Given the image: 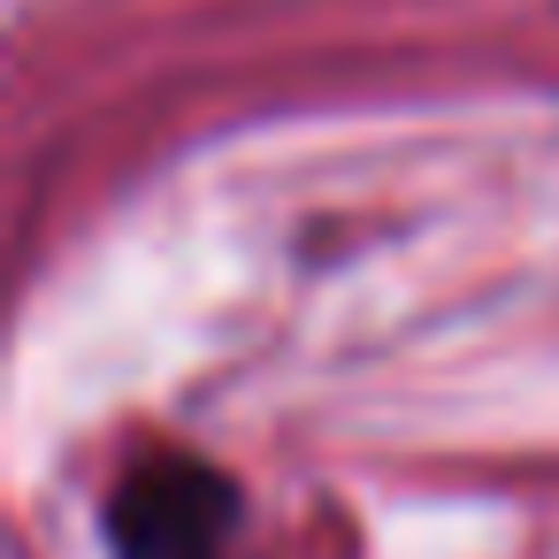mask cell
Here are the masks:
<instances>
[{
	"label": "cell",
	"mask_w": 559,
	"mask_h": 559,
	"mask_svg": "<svg viewBox=\"0 0 559 559\" xmlns=\"http://www.w3.org/2000/svg\"><path fill=\"white\" fill-rule=\"evenodd\" d=\"M108 559H253L246 490L200 452H139L100 506Z\"/></svg>",
	"instance_id": "1"
}]
</instances>
